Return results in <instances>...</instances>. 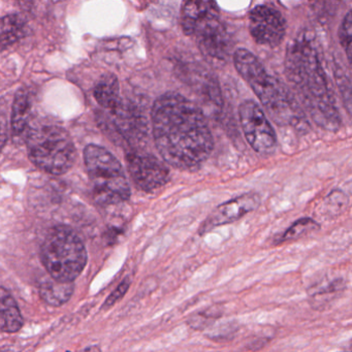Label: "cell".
Wrapping results in <instances>:
<instances>
[{"instance_id": "5", "label": "cell", "mask_w": 352, "mask_h": 352, "mask_svg": "<svg viewBox=\"0 0 352 352\" xmlns=\"http://www.w3.org/2000/svg\"><path fill=\"white\" fill-rule=\"evenodd\" d=\"M28 156L38 168L55 176L73 168L77 151L69 133L56 125L28 129L25 135Z\"/></svg>"}, {"instance_id": "3", "label": "cell", "mask_w": 352, "mask_h": 352, "mask_svg": "<svg viewBox=\"0 0 352 352\" xmlns=\"http://www.w3.org/2000/svg\"><path fill=\"white\" fill-rule=\"evenodd\" d=\"M234 63L241 77L250 86L276 124L300 131L307 129L306 117L294 98L279 80L267 73L255 55L246 49H238Z\"/></svg>"}, {"instance_id": "6", "label": "cell", "mask_w": 352, "mask_h": 352, "mask_svg": "<svg viewBox=\"0 0 352 352\" xmlns=\"http://www.w3.org/2000/svg\"><path fill=\"white\" fill-rule=\"evenodd\" d=\"M84 160L94 197L102 205H118L131 197V187L119 160L102 146L88 145Z\"/></svg>"}, {"instance_id": "12", "label": "cell", "mask_w": 352, "mask_h": 352, "mask_svg": "<svg viewBox=\"0 0 352 352\" xmlns=\"http://www.w3.org/2000/svg\"><path fill=\"white\" fill-rule=\"evenodd\" d=\"M96 102L107 110L113 112L122 104L120 96V85L116 76L104 75L94 87Z\"/></svg>"}, {"instance_id": "14", "label": "cell", "mask_w": 352, "mask_h": 352, "mask_svg": "<svg viewBox=\"0 0 352 352\" xmlns=\"http://www.w3.org/2000/svg\"><path fill=\"white\" fill-rule=\"evenodd\" d=\"M219 13L215 0H185L181 11V23L182 28L190 26L195 22Z\"/></svg>"}, {"instance_id": "13", "label": "cell", "mask_w": 352, "mask_h": 352, "mask_svg": "<svg viewBox=\"0 0 352 352\" xmlns=\"http://www.w3.org/2000/svg\"><path fill=\"white\" fill-rule=\"evenodd\" d=\"M0 327L5 333H17L23 327V317L15 298L5 287L0 294Z\"/></svg>"}, {"instance_id": "17", "label": "cell", "mask_w": 352, "mask_h": 352, "mask_svg": "<svg viewBox=\"0 0 352 352\" xmlns=\"http://www.w3.org/2000/svg\"><path fill=\"white\" fill-rule=\"evenodd\" d=\"M28 26L25 20L18 15L6 16L1 19V49L17 43L28 34Z\"/></svg>"}, {"instance_id": "21", "label": "cell", "mask_w": 352, "mask_h": 352, "mask_svg": "<svg viewBox=\"0 0 352 352\" xmlns=\"http://www.w3.org/2000/svg\"><path fill=\"white\" fill-rule=\"evenodd\" d=\"M348 201L346 195L342 191L333 190L325 199V209L327 213H331V216H337L343 211Z\"/></svg>"}, {"instance_id": "7", "label": "cell", "mask_w": 352, "mask_h": 352, "mask_svg": "<svg viewBox=\"0 0 352 352\" xmlns=\"http://www.w3.org/2000/svg\"><path fill=\"white\" fill-rule=\"evenodd\" d=\"M239 118L249 145L259 154H269L277 146L275 131L263 109L252 100L243 102Z\"/></svg>"}, {"instance_id": "11", "label": "cell", "mask_w": 352, "mask_h": 352, "mask_svg": "<svg viewBox=\"0 0 352 352\" xmlns=\"http://www.w3.org/2000/svg\"><path fill=\"white\" fill-rule=\"evenodd\" d=\"M261 205V197L257 193L250 192L236 197L232 201L222 204L214 210L201 228V234L209 232L217 226L232 223L254 211Z\"/></svg>"}, {"instance_id": "10", "label": "cell", "mask_w": 352, "mask_h": 352, "mask_svg": "<svg viewBox=\"0 0 352 352\" xmlns=\"http://www.w3.org/2000/svg\"><path fill=\"white\" fill-rule=\"evenodd\" d=\"M251 36L261 46H279L285 36L284 18L277 10L267 6H257L249 15Z\"/></svg>"}, {"instance_id": "26", "label": "cell", "mask_w": 352, "mask_h": 352, "mask_svg": "<svg viewBox=\"0 0 352 352\" xmlns=\"http://www.w3.org/2000/svg\"><path fill=\"white\" fill-rule=\"evenodd\" d=\"M350 349L352 350V341H351V343H350Z\"/></svg>"}, {"instance_id": "25", "label": "cell", "mask_w": 352, "mask_h": 352, "mask_svg": "<svg viewBox=\"0 0 352 352\" xmlns=\"http://www.w3.org/2000/svg\"><path fill=\"white\" fill-rule=\"evenodd\" d=\"M85 350H100L98 346H90V347L85 348Z\"/></svg>"}, {"instance_id": "9", "label": "cell", "mask_w": 352, "mask_h": 352, "mask_svg": "<svg viewBox=\"0 0 352 352\" xmlns=\"http://www.w3.org/2000/svg\"><path fill=\"white\" fill-rule=\"evenodd\" d=\"M126 162L133 182L146 192L164 186L170 180L168 166L152 154L131 152L127 154Z\"/></svg>"}, {"instance_id": "20", "label": "cell", "mask_w": 352, "mask_h": 352, "mask_svg": "<svg viewBox=\"0 0 352 352\" xmlns=\"http://www.w3.org/2000/svg\"><path fill=\"white\" fill-rule=\"evenodd\" d=\"M340 40L352 69V11L346 15L340 28Z\"/></svg>"}, {"instance_id": "22", "label": "cell", "mask_w": 352, "mask_h": 352, "mask_svg": "<svg viewBox=\"0 0 352 352\" xmlns=\"http://www.w3.org/2000/svg\"><path fill=\"white\" fill-rule=\"evenodd\" d=\"M336 75H337L338 86H339L340 91H341L346 110L349 112V114L352 115V81L344 72L343 73L340 72Z\"/></svg>"}, {"instance_id": "19", "label": "cell", "mask_w": 352, "mask_h": 352, "mask_svg": "<svg viewBox=\"0 0 352 352\" xmlns=\"http://www.w3.org/2000/svg\"><path fill=\"white\" fill-rule=\"evenodd\" d=\"M346 288V283L343 278L324 281L317 284L314 287L309 290V296H311L314 302H327L329 298H333L336 294H342Z\"/></svg>"}, {"instance_id": "15", "label": "cell", "mask_w": 352, "mask_h": 352, "mask_svg": "<svg viewBox=\"0 0 352 352\" xmlns=\"http://www.w3.org/2000/svg\"><path fill=\"white\" fill-rule=\"evenodd\" d=\"M30 94L26 89L22 88L16 94L14 100L13 111H12V131L17 137L26 135L30 123Z\"/></svg>"}, {"instance_id": "23", "label": "cell", "mask_w": 352, "mask_h": 352, "mask_svg": "<svg viewBox=\"0 0 352 352\" xmlns=\"http://www.w3.org/2000/svg\"><path fill=\"white\" fill-rule=\"evenodd\" d=\"M310 1L316 15L323 19L333 16L337 11L338 5L340 3V0H310Z\"/></svg>"}, {"instance_id": "16", "label": "cell", "mask_w": 352, "mask_h": 352, "mask_svg": "<svg viewBox=\"0 0 352 352\" xmlns=\"http://www.w3.org/2000/svg\"><path fill=\"white\" fill-rule=\"evenodd\" d=\"M75 286L73 282L51 280L40 286V296L46 304L53 307H59L69 302L73 296Z\"/></svg>"}, {"instance_id": "24", "label": "cell", "mask_w": 352, "mask_h": 352, "mask_svg": "<svg viewBox=\"0 0 352 352\" xmlns=\"http://www.w3.org/2000/svg\"><path fill=\"white\" fill-rule=\"evenodd\" d=\"M129 285H131V280L124 279L120 284H119L118 287L112 292L110 296L107 298L106 302H104V306H102V309H109L111 307L114 306L118 300H120L121 298L124 296V294H126L127 290H129Z\"/></svg>"}, {"instance_id": "8", "label": "cell", "mask_w": 352, "mask_h": 352, "mask_svg": "<svg viewBox=\"0 0 352 352\" xmlns=\"http://www.w3.org/2000/svg\"><path fill=\"white\" fill-rule=\"evenodd\" d=\"M187 36L197 40L199 48L212 58L223 60L230 49L228 30L220 21L219 14L204 18L184 30Z\"/></svg>"}, {"instance_id": "4", "label": "cell", "mask_w": 352, "mask_h": 352, "mask_svg": "<svg viewBox=\"0 0 352 352\" xmlns=\"http://www.w3.org/2000/svg\"><path fill=\"white\" fill-rule=\"evenodd\" d=\"M41 259L52 279L74 282L85 269L87 251L72 228L54 226L43 241Z\"/></svg>"}, {"instance_id": "1", "label": "cell", "mask_w": 352, "mask_h": 352, "mask_svg": "<svg viewBox=\"0 0 352 352\" xmlns=\"http://www.w3.org/2000/svg\"><path fill=\"white\" fill-rule=\"evenodd\" d=\"M151 116L156 148L166 164L179 170H192L210 157L213 137L197 104L170 92L154 102Z\"/></svg>"}, {"instance_id": "2", "label": "cell", "mask_w": 352, "mask_h": 352, "mask_svg": "<svg viewBox=\"0 0 352 352\" xmlns=\"http://www.w3.org/2000/svg\"><path fill=\"white\" fill-rule=\"evenodd\" d=\"M285 71L312 120L324 131H339L341 117L311 32H300L288 45Z\"/></svg>"}, {"instance_id": "18", "label": "cell", "mask_w": 352, "mask_h": 352, "mask_svg": "<svg viewBox=\"0 0 352 352\" xmlns=\"http://www.w3.org/2000/svg\"><path fill=\"white\" fill-rule=\"evenodd\" d=\"M319 228H320V226L318 222L315 221L312 218H300L292 224L282 236H280V238L276 241V244L292 242V241L302 238L315 230H318Z\"/></svg>"}]
</instances>
